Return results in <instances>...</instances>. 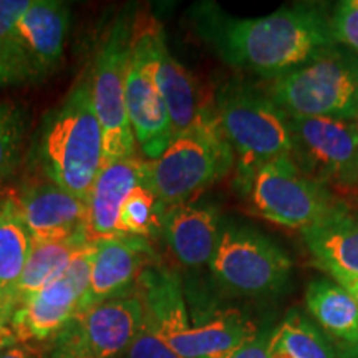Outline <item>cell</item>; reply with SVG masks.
I'll list each match as a JSON object with an SVG mask.
<instances>
[{
	"label": "cell",
	"instance_id": "1",
	"mask_svg": "<svg viewBox=\"0 0 358 358\" xmlns=\"http://www.w3.org/2000/svg\"><path fill=\"white\" fill-rule=\"evenodd\" d=\"M192 24L224 64L272 78L335 47L330 19L310 3L252 19L232 17L216 3H199L192 8Z\"/></svg>",
	"mask_w": 358,
	"mask_h": 358
},
{
	"label": "cell",
	"instance_id": "2",
	"mask_svg": "<svg viewBox=\"0 0 358 358\" xmlns=\"http://www.w3.org/2000/svg\"><path fill=\"white\" fill-rule=\"evenodd\" d=\"M30 153L47 181L87 203L103 164V134L92 103L88 69L43 116Z\"/></svg>",
	"mask_w": 358,
	"mask_h": 358
},
{
	"label": "cell",
	"instance_id": "3",
	"mask_svg": "<svg viewBox=\"0 0 358 358\" xmlns=\"http://www.w3.org/2000/svg\"><path fill=\"white\" fill-rule=\"evenodd\" d=\"M213 108L234 153V187H241L268 161L290 156L289 116L261 88L234 78L217 88Z\"/></svg>",
	"mask_w": 358,
	"mask_h": 358
},
{
	"label": "cell",
	"instance_id": "4",
	"mask_svg": "<svg viewBox=\"0 0 358 358\" xmlns=\"http://www.w3.org/2000/svg\"><path fill=\"white\" fill-rule=\"evenodd\" d=\"M234 166V153L214 108L176 134L163 155L145 159L143 181L168 208L187 203L222 179Z\"/></svg>",
	"mask_w": 358,
	"mask_h": 358
},
{
	"label": "cell",
	"instance_id": "5",
	"mask_svg": "<svg viewBox=\"0 0 358 358\" xmlns=\"http://www.w3.org/2000/svg\"><path fill=\"white\" fill-rule=\"evenodd\" d=\"M267 95L287 116L358 120V58L327 48L272 78Z\"/></svg>",
	"mask_w": 358,
	"mask_h": 358
},
{
	"label": "cell",
	"instance_id": "6",
	"mask_svg": "<svg viewBox=\"0 0 358 358\" xmlns=\"http://www.w3.org/2000/svg\"><path fill=\"white\" fill-rule=\"evenodd\" d=\"M236 191L243 196L249 214L299 231L317 226L345 204L306 176L290 156L262 164Z\"/></svg>",
	"mask_w": 358,
	"mask_h": 358
},
{
	"label": "cell",
	"instance_id": "7",
	"mask_svg": "<svg viewBox=\"0 0 358 358\" xmlns=\"http://www.w3.org/2000/svg\"><path fill=\"white\" fill-rule=\"evenodd\" d=\"M131 37L133 19L123 13L106 30L93 64L88 66L92 103L103 134V164L136 156V141L127 113Z\"/></svg>",
	"mask_w": 358,
	"mask_h": 358
},
{
	"label": "cell",
	"instance_id": "8",
	"mask_svg": "<svg viewBox=\"0 0 358 358\" xmlns=\"http://www.w3.org/2000/svg\"><path fill=\"white\" fill-rule=\"evenodd\" d=\"M209 268L226 292L257 297L284 287L292 261L279 244L257 229L222 224Z\"/></svg>",
	"mask_w": 358,
	"mask_h": 358
},
{
	"label": "cell",
	"instance_id": "9",
	"mask_svg": "<svg viewBox=\"0 0 358 358\" xmlns=\"http://www.w3.org/2000/svg\"><path fill=\"white\" fill-rule=\"evenodd\" d=\"M290 158L327 189L358 191V120L289 116Z\"/></svg>",
	"mask_w": 358,
	"mask_h": 358
},
{
	"label": "cell",
	"instance_id": "10",
	"mask_svg": "<svg viewBox=\"0 0 358 358\" xmlns=\"http://www.w3.org/2000/svg\"><path fill=\"white\" fill-rule=\"evenodd\" d=\"M131 55L163 98L174 136L213 110V100L206 98L196 78L168 50L163 27L153 17L133 20Z\"/></svg>",
	"mask_w": 358,
	"mask_h": 358
},
{
	"label": "cell",
	"instance_id": "11",
	"mask_svg": "<svg viewBox=\"0 0 358 358\" xmlns=\"http://www.w3.org/2000/svg\"><path fill=\"white\" fill-rule=\"evenodd\" d=\"M133 294L141 303L143 322L178 355L186 358L192 324L176 272L161 262L150 264L138 275Z\"/></svg>",
	"mask_w": 358,
	"mask_h": 358
},
{
	"label": "cell",
	"instance_id": "12",
	"mask_svg": "<svg viewBox=\"0 0 358 358\" xmlns=\"http://www.w3.org/2000/svg\"><path fill=\"white\" fill-rule=\"evenodd\" d=\"M155 262L159 261L145 237L120 234L93 241L92 275L78 313L96 303L131 294L143 268Z\"/></svg>",
	"mask_w": 358,
	"mask_h": 358
},
{
	"label": "cell",
	"instance_id": "13",
	"mask_svg": "<svg viewBox=\"0 0 358 358\" xmlns=\"http://www.w3.org/2000/svg\"><path fill=\"white\" fill-rule=\"evenodd\" d=\"M143 324L136 295L124 294L80 312L62 332L95 358H123Z\"/></svg>",
	"mask_w": 358,
	"mask_h": 358
},
{
	"label": "cell",
	"instance_id": "14",
	"mask_svg": "<svg viewBox=\"0 0 358 358\" xmlns=\"http://www.w3.org/2000/svg\"><path fill=\"white\" fill-rule=\"evenodd\" d=\"M10 199L34 244L87 234V203L50 181L22 187Z\"/></svg>",
	"mask_w": 358,
	"mask_h": 358
},
{
	"label": "cell",
	"instance_id": "15",
	"mask_svg": "<svg viewBox=\"0 0 358 358\" xmlns=\"http://www.w3.org/2000/svg\"><path fill=\"white\" fill-rule=\"evenodd\" d=\"M70 27V8L57 0H32L20 17L12 48L29 71L30 80L50 75L60 65Z\"/></svg>",
	"mask_w": 358,
	"mask_h": 358
},
{
	"label": "cell",
	"instance_id": "16",
	"mask_svg": "<svg viewBox=\"0 0 358 358\" xmlns=\"http://www.w3.org/2000/svg\"><path fill=\"white\" fill-rule=\"evenodd\" d=\"M221 226V214L216 206L187 201L166 209L161 234L176 261L194 268L211 262Z\"/></svg>",
	"mask_w": 358,
	"mask_h": 358
},
{
	"label": "cell",
	"instance_id": "17",
	"mask_svg": "<svg viewBox=\"0 0 358 358\" xmlns=\"http://www.w3.org/2000/svg\"><path fill=\"white\" fill-rule=\"evenodd\" d=\"M83 295L65 275L22 301L10 317L20 343L55 338L77 317Z\"/></svg>",
	"mask_w": 358,
	"mask_h": 358
},
{
	"label": "cell",
	"instance_id": "18",
	"mask_svg": "<svg viewBox=\"0 0 358 358\" xmlns=\"http://www.w3.org/2000/svg\"><path fill=\"white\" fill-rule=\"evenodd\" d=\"M127 113L141 153L150 161L159 158L174 138L171 118L158 90L133 55L127 70Z\"/></svg>",
	"mask_w": 358,
	"mask_h": 358
},
{
	"label": "cell",
	"instance_id": "19",
	"mask_svg": "<svg viewBox=\"0 0 358 358\" xmlns=\"http://www.w3.org/2000/svg\"><path fill=\"white\" fill-rule=\"evenodd\" d=\"M145 159H116L103 164L87 199V236L92 241L120 236V211L128 194L143 182Z\"/></svg>",
	"mask_w": 358,
	"mask_h": 358
},
{
	"label": "cell",
	"instance_id": "20",
	"mask_svg": "<svg viewBox=\"0 0 358 358\" xmlns=\"http://www.w3.org/2000/svg\"><path fill=\"white\" fill-rule=\"evenodd\" d=\"M302 236L317 266L358 275V214L347 204Z\"/></svg>",
	"mask_w": 358,
	"mask_h": 358
},
{
	"label": "cell",
	"instance_id": "21",
	"mask_svg": "<svg viewBox=\"0 0 358 358\" xmlns=\"http://www.w3.org/2000/svg\"><path fill=\"white\" fill-rule=\"evenodd\" d=\"M306 303L312 317L330 337L358 343V306L342 285L329 279H315L306 290Z\"/></svg>",
	"mask_w": 358,
	"mask_h": 358
},
{
	"label": "cell",
	"instance_id": "22",
	"mask_svg": "<svg viewBox=\"0 0 358 358\" xmlns=\"http://www.w3.org/2000/svg\"><path fill=\"white\" fill-rule=\"evenodd\" d=\"M87 243H90V239L83 232V234L73 236L70 239L34 244L24 274L13 289V306L17 307L27 297L64 275L71 259Z\"/></svg>",
	"mask_w": 358,
	"mask_h": 358
},
{
	"label": "cell",
	"instance_id": "23",
	"mask_svg": "<svg viewBox=\"0 0 358 358\" xmlns=\"http://www.w3.org/2000/svg\"><path fill=\"white\" fill-rule=\"evenodd\" d=\"M32 237L13 208L10 196L0 201V287L10 295L32 252ZM13 302V299H12ZM15 307V306H13Z\"/></svg>",
	"mask_w": 358,
	"mask_h": 358
},
{
	"label": "cell",
	"instance_id": "24",
	"mask_svg": "<svg viewBox=\"0 0 358 358\" xmlns=\"http://www.w3.org/2000/svg\"><path fill=\"white\" fill-rule=\"evenodd\" d=\"M272 348L287 358H337L325 334L299 310H290L274 330Z\"/></svg>",
	"mask_w": 358,
	"mask_h": 358
},
{
	"label": "cell",
	"instance_id": "25",
	"mask_svg": "<svg viewBox=\"0 0 358 358\" xmlns=\"http://www.w3.org/2000/svg\"><path fill=\"white\" fill-rule=\"evenodd\" d=\"M166 206L161 203L158 196L145 185L140 182L129 192L120 211L118 229L120 234L136 237H156L163 229V219Z\"/></svg>",
	"mask_w": 358,
	"mask_h": 358
},
{
	"label": "cell",
	"instance_id": "26",
	"mask_svg": "<svg viewBox=\"0 0 358 358\" xmlns=\"http://www.w3.org/2000/svg\"><path fill=\"white\" fill-rule=\"evenodd\" d=\"M27 131L25 113L12 103H0V182L19 166Z\"/></svg>",
	"mask_w": 358,
	"mask_h": 358
},
{
	"label": "cell",
	"instance_id": "27",
	"mask_svg": "<svg viewBox=\"0 0 358 358\" xmlns=\"http://www.w3.org/2000/svg\"><path fill=\"white\" fill-rule=\"evenodd\" d=\"M335 43H343L358 55V0H343L330 17Z\"/></svg>",
	"mask_w": 358,
	"mask_h": 358
},
{
	"label": "cell",
	"instance_id": "28",
	"mask_svg": "<svg viewBox=\"0 0 358 358\" xmlns=\"http://www.w3.org/2000/svg\"><path fill=\"white\" fill-rule=\"evenodd\" d=\"M127 358H182L168 347L153 330L143 322L131 347L128 348Z\"/></svg>",
	"mask_w": 358,
	"mask_h": 358
},
{
	"label": "cell",
	"instance_id": "29",
	"mask_svg": "<svg viewBox=\"0 0 358 358\" xmlns=\"http://www.w3.org/2000/svg\"><path fill=\"white\" fill-rule=\"evenodd\" d=\"M30 3L32 0H0V45L8 50H13V32Z\"/></svg>",
	"mask_w": 358,
	"mask_h": 358
},
{
	"label": "cell",
	"instance_id": "30",
	"mask_svg": "<svg viewBox=\"0 0 358 358\" xmlns=\"http://www.w3.org/2000/svg\"><path fill=\"white\" fill-rule=\"evenodd\" d=\"M272 332L257 334L256 338L249 340L243 345L232 348V350L217 353V355L204 358H271L272 357Z\"/></svg>",
	"mask_w": 358,
	"mask_h": 358
},
{
	"label": "cell",
	"instance_id": "31",
	"mask_svg": "<svg viewBox=\"0 0 358 358\" xmlns=\"http://www.w3.org/2000/svg\"><path fill=\"white\" fill-rule=\"evenodd\" d=\"M30 82V75L17 53L0 45V87Z\"/></svg>",
	"mask_w": 358,
	"mask_h": 358
},
{
	"label": "cell",
	"instance_id": "32",
	"mask_svg": "<svg viewBox=\"0 0 358 358\" xmlns=\"http://www.w3.org/2000/svg\"><path fill=\"white\" fill-rule=\"evenodd\" d=\"M48 358H95L92 357L87 350L75 342L73 338L69 337L65 332H60L55 337V347L52 348Z\"/></svg>",
	"mask_w": 358,
	"mask_h": 358
},
{
	"label": "cell",
	"instance_id": "33",
	"mask_svg": "<svg viewBox=\"0 0 358 358\" xmlns=\"http://www.w3.org/2000/svg\"><path fill=\"white\" fill-rule=\"evenodd\" d=\"M325 272H329V274L337 280V284L342 285V287L352 295L353 301H355L358 306V275L347 274V272H342V271H335V268H330V271H325Z\"/></svg>",
	"mask_w": 358,
	"mask_h": 358
},
{
	"label": "cell",
	"instance_id": "34",
	"mask_svg": "<svg viewBox=\"0 0 358 358\" xmlns=\"http://www.w3.org/2000/svg\"><path fill=\"white\" fill-rule=\"evenodd\" d=\"M15 343H19V340H17L15 334H13L10 320L0 317V352L7 350V348L13 347Z\"/></svg>",
	"mask_w": 358,
	"mask_h": 358
},
{
	"label": "cell",
	"instance_id": "35",
	"mask_svg": "<svg viewBox=\"0 0 358 358\" xmlns=\"http://www.w3.org/2000/svg\"><path fill=\"white\" fill-rule=\"evenodd\" d=\"M35 350L29 343H15V345L0 352V358H35Z\"/></svg>",
	"mask_w": 358,
	"mask_h": 358
},
{
	"label": "cell",
	"instance_id": "36",
	"mask_svg": "<svg viewBox=\"0 0 358 358\" xmlns=\"http://www.w3.org/2000/svg\"><path fill=\"white\" fill-rule=\"evenodd\" d=\"M13 302L10 299V295H8L6 290L0 287V317H3V319H8L10 320L12 313H13Z\"/></svg>",
	"mask_w": 358,
	"mask_h": 358
},
{
	"label": "cell",
	"instance_id": "37",
	"mask_svg": "<svg viewBox=\"0 0 358 358\" xmlns=\"http://www.w3.org/2000/svg\"><path fill=\"white\" fill-rule=\"evenodd\" d=\"M338 358H358V343H353V345H347L342 348Z\"/></svg>",
	"mask_w": 358,
	"mask_h": 358
},
{
	"label": "cell",
	"instance_id": "38",
	"mask_svg": "<svg viewBox=\"0 0 358 358\" xmlns=\"http://www.w3.org/2000/svg\"><path fill=\"white\" fill-rule=\"evenodd\" d=\"M0 201H2V196H0Z\"/></svg>",
	"mask_w": 358,
	"mask_h": 358
}]
</instances>
